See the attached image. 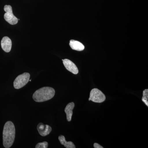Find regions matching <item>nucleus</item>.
I'll return each mask as SVG.
<instances>
[{"label": "nucleus", "mask_w": 148, "mask_h": 148, "mask_svg": "<svg viewBox=\"0 0 148 148\" xmlns=\"http://www.w3.org/2000/svg\"><path fill=\"white\" fill-rule=\"evenodd\" d=\"M3 145L4 147L10 148L14 142L15 136V129L13 123L7 122L3 130Z\"/></svg>", "instance_id": "1"}, {"label": "nucleus", "mask_w": 148, "mask_h": 148, "mask_svg": "<svg viewBox=\"0 0 148 148\" xmlns=\"http://www.w3.org/2000/svg\"><path fill=\"white\" fill-rule=\"evenodd\" d=\"M55 94V90L52 88L44 87L35 91L33 98L36 102L40 103L50 100L54 97Z\"/></svg>", "instance_id": "2"}, {"label": "nucleus", "mask_w": 148, "mask_h": 148, "mask_svg": "<svg viewBox=\"0 0 148 148\" xmlns=\"http://www.w3.org/2000/svg\"><path fill=\"white\" fill-rule=\"evenodd\" d=\"M30 77L29 73H25L16 77L14 82V87L16 89H19L24 87L28 83Z\"/></svg>", "instance_id": "3"}, {"label": "nucleus", "mask_w": 148, "mask_h": 148, "mask_svg": "<svg viewBox=\"0 0 148 148\" xmlns=\"http://www.w3.org/2000/svg\"><path fill=\"white\" fill-rule=\"evenodd\" d=\"M106 99L105 94L98 88H95L90 91L88 101H91L94 103H101L104 102Z\"/></svg>", "instance_id": "4"}, {"label": "nucleus", "mask_w": 148, "mask_h": 148, "mask_svg": "<svg viewBox=\"0 0 148 148\" xmlns=\"http://www.w3.org/2000/svg\"><path fill=\"white\" fill-rule=\"evenodd\" d=\"M4 10L6 12L4 15L5 21L11 25H15L17 24L18 20L16 16L14 15L11 6L5 5L4 8Z\"/></svg>", "instance_id": "5"}, {"label": "nucleus", "mask_w": 148, "mask_h": 148, "mask_svg": "<svg viewBox=\"0 0 148 148\" xmlns=\"http://www.w3.org/2000/svg\"><path fill=\"white\" fill-rule=\"evenodd\" d=\"M62 61L64 66L68 71L75 75L78 73L79 71L77 67L72 61L68 59H65L62 60Z\"/></svg>", "instance_id": "6"}, {"label": "nucleus", "mask_w": 148, "mask_h": 148, "mask_svg": "<svg viewBox=\"0 0 148 148\" xmlns=\"http://www.w3.org/2000/svg\"><path fill=\"white\" fill-rule=\"evenodd\" d=\"M37 130L41 136L45 137L48 135L52 130L51 127L48 125H45L40 123L37 125Z\"/></svg>", "instance_id": "7"}, {"label": "nucleus", "mask_w": 148, "mask_h": 148, "mask_svg": "<svg viewBox=\"0 0 148 148\" xmlns=\"http://www.w3.org/2000/svg\"><path fill=\"white\" fill-rule=\"evenodd\" d=\"M12 42L8 37H4L1 41V46L3 50L6 52H9L12 48Z\"/></svg>", "instance_id": "8"}, {"label": "nucleus", "mask_w": 148, "mask_h": 148, "mask_svg": "<svg viewBox=\"0 0 148 148\" xmlns=\"http://www.w3.org/2000/svg\"><path fill=\"white\" fill-rule=\"evenodd\" d=\"M75 107V104L73 102L69 103L65 109V112L66 114L67 120L68 121H71L72 116L73 114V110Z\"/></svg>", "instance_id": "9"}, {"label": "nucleus", "mask_w": 148, "mask_h": 148, "mask_svg": "<svg viewBox=\"0 0 148 148\" xmlns=\"http://www.w3.org/2000/svg\"><path fill=\"white\" fill-rule=\"evenodd\" d=\"M70 46L72 49L78 51H82L85 48L84 45L82 43L73 40H70Z\"/></svg>", "instance_id": "10"}, {"label": "nucleus", "mask_w": 148, "mask_h": 148, "mask_svg": "<svg viewBox=\"0 0 148 148\" xmlns=\"http://www.w3.org/2000/svg\"><path fill=\"white\" fill-rule=\"evenodd\" d=\"M58 140L61 145L66 148H75V146L72 142H67L64 135H61L58 137Z\"/></svg>", "instance_id": "11"}, {"label": "nucleus", "mask_w": 148, "mask_h": 148, "mask_svg": "<svg viewBox=\"0 0 148 148\" xmlns=\"http://www.w3.org/2000/svg\"><path fill=\"white\" fill-rule=\"evenodd\" d=\"M142 101L145 104L146 106L148 107V89H145L143 90V97Z\"/></svg>", "instance_id": "12"}, {"label": "nucleus", "mask_w": 148, "mask_h": 148, "mask_svg": "<svg viewBox=\"0 0 148 148\" xmlns=\"http://www.w3.org/2000/svg\"><path fill=\"white\" fill-rule=\"evenodd\" d=\"M48 144L47 142H44L42 143H38L36 145V148H47Z\"/></svg>", "instance_id": "13"}, {"label": "nucleus", "mask_w": 148, "mask_h": 148, "mask_svg": "<svg viewBox=\"0 0 148 148\" xmlns=\"http://www.w3.org/2000/svg\"><path fill=\"white\" fill-rule=\"evenodd\" d=\"M94 148H103V147L101 146V145L98 144V143H95L93 145Z\"/></svg>", "instance_id": "14"}]
</instances>
